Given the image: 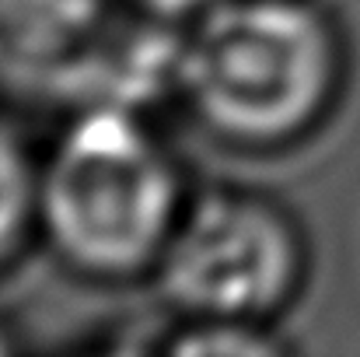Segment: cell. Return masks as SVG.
<instances>
[{
  "label": "cell",
  "instance_id": "6da1fadb",
  "mask_svg": "<svg viewBox=\"0 0 360 357\" xmlns=\"http://www.w3.org/2000/svg\"><path fill=\"white\" fill-rule=\"evenodd\" d=\"M336 39L304 0H217L182 53V99L214 133L280 144L304 133L336 84Z\"/></svg>",
  "mask_w": 360,
  "mask_h": 357
},
{
  "label": "cell",
  "instance_id": "7a4b0ae2",
  "mask_svg": "<svg viewBox=\"0 0 360 357\" xmlns=\"http://www.w3.org/2000/svg\"><path fill=\"white\" fill-rule=\"evenodd\" d=\"M39 221L84 273L129 277L158 263L179 221V175L140 113L77 109L39 172Z\"/></svg>",
  "mask_w": 360,
  "mask_h": 357
},
{
  "label": "cell",
  "instance_id": "3957f363",
  "mask_svg": "<svg viewBox=\"0 0 360 357\" xmlns=\"http://www.w3.org/2000/svg\"><path fill=\"white\" fill-rule=\"evenodd\" d=\"M154 270L161 294L196 322H255L290 298L301 245L273 203L214 193L179 214Z\"/></svg>",
  "mask_w": 360,
  "mask_h": 357
},
{
  "label": "cell",
  "instance_id": "277c9868",
  "mask_svg": "<svg viewBox=\"0 0 360 357\" xmlns=\"http://www.w3.org/2000/svg\"><path fill=\"white\" fill-rule=\"evenodd\" d=\"M116 18L109 0H0V88L77 106Z\"/></svg>",
  "mask_w": 360,
  "mask_h": 357
},
{
  "label": "cell",
  "instance_id": "5b68a950",
  "mask_svg": "<svg viewBox=\"0 0 360 357\" xmlns=\"http://www.w3.org/2000/svg\"><path fill=\"white\" fill-rule=\"evenodd\" d=\"M32 218H39V172L0 130V263L14 252Z\"/></svg>",
  "mask_w": 360,
  "mask_h": 357
},
{
  "label": "cell",
  "instance_id": "8992f818",
  "mask_svg": "<svg viewBox=\"0 0 360 357\" xmlns=\"http://www.w3.org/2000/svg\"><path fill=\"white\" fill-rule=\"evenodd\" d=\"M175 354H276V340L262 337L255 322H196L193 333L172 344Z\"/></svg>",
  "mask_w": 360,
  "mask_h": 357
},
{
  "label": "cell",
  "instance_id": "52a82bcc",
  "mask_svg": "<svg viewBox=\"0 0 360 357\" xmlns=\"http://www.w3.org/2000/svg\"><path fill=\"white\" fill-rule=\"evenodd\" d=\"M147 14L154 18H165V21H179V18H189V14H203L207 7H214L217 0H140Z\"/></svg>",
  "mask_w": 360,
  "mask_h": 357
},
{
  "label": "cell",
  "instance_id": "ba28073f",
  "mask_svg": "<svg viewBox=\"0 0 360 357\" xmlns=\"http://www.w3.org/2000/svg\"><path fill=\"white\" fill-rule=\"evenodd\" d=\"M4 347H7V344H4V337H0V351H4Z\"/></svg>",
  "mask_w": 360,
  "mask_h": 357
}]
</instances>
